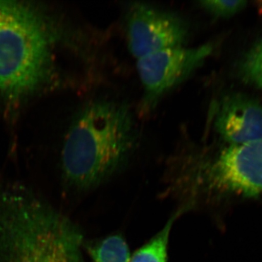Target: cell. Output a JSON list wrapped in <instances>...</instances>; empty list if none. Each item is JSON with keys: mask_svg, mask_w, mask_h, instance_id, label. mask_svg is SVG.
I'll return each instance as SVG.
<instances>
[{"mask_svg": "<svg viewBox=\"0 0 262 262\" xmlns=\"http://www.w3.org/2000/svg\"><path fill=\"white\" fill-rule=\"evenodd\" d=\"M83 236L26 186L0 183V262H84Z\"/></svg>", "mask_w": 262, "mask_h": 262, "instance_id": "1", "label": "cell"}, {"mask_svg": "<svg viewBox=\"0 0 262 262\" xmlns=\"http://www.w3.org/2000/svg\"><path fill=\"white\" fill-rule=\"evenodd\" d=\"M137 129L127 105L99 99L86 105L72 124L62 150L67 185L96 187L126 162L137 143Z\"/></svg>", "mask_w": 262, "mask_h": 262, "instance_id": "2", "label": "cell"}, {"mask_svg": "<svg viewBox=\"0 0 262 262\" xmlns=\"http://www.w3.org/2000/svg\"><path fill=\"white\" fill-rule=\"evenodd\" d=\"M52 36L35 9L0 0V93L19 97L44 80L51 58Z\"/></svg>", "mask_w": 262, "mask_h": 262, "instance_id": "3", "label": "cell"}, {"mask_svg": "<svg viewBox=\"0 0 262 262\" xmlns=\"http://www.w3.org/2000/svg\"><path fill=\"white\" fill-rule=\"evenodd\" d=\"M211 44L168 48L137 59L144 89V106L152 108L163 95L187 78L213 53Z\"/></svg>", "mask_w": 262, "mask_h": 262, "instance_id": "4", "label": "cell"}, {"mask_svg": "<svg viewBox=\"0 0 262 262\" xmlns=\"http://www.w3.org/2000/svg\"><path fill=\"white\" fill-rule=\"evenodd\" d=\"M126 30L128 48L136 59L155 52L185 46L189 25L170 12L136 3L127 12Z\"/></svg>", "mask_w": 262, "mask_h": 262, "instance_id": "5", "label": "cell"}, {"mask_svg": "<svg viewBox=\"0 0 262 262\" xmlns=\"http://www.w3.org/2000/svg\"><path fill=\"white\" fill-rule=\"evenodd\" d=\"M207 181L217 192L245 198L262 194V139L221 151L207 170Z\"/></svg>", "mask_w": 262, "mask_h": 262, "instance_id": "6", "label": "cell"}, {"mask_svg": "<svg viewBox=\"0 0 262 262\" xmlns=\"http://www.w3.org/2000/svg\"><path fill=\"white\" fill-rule=\"evenodd\" d=\"M217 133L229 146L262 139V104L242 94L222 98L215 116Z\"/></svg>", "mask_w": 262, "mask_h": 262, "instance_id": "7", "label": "cell"}, {"mask_svg": "<svg viewBox=\"0 0 262 262\" xmlns=\"http://www.w3.org/2000/svg\"><path fill=\"white\" fill-rule=\"evenodd\" d=\"M182 211L177 212L169 220L164 228L147 244L139 248L130 256V262H166L168 258L169 236L177 217Z\"/></svg>", "mask_w": 262, "mask_h": 262, "instance_id": "8", "label": "cell"}, {"mask_svg": "<svg viewBox=\"0 0 262 262\" xmlns=\"http://www.w3.org/2000/svg\"><path fill=\"white\" fill-rule=\"evenodd\" d=\"M88 250L93 262H130L128 246L125 239L118 234L90 245Z\"/></svg>", "mask_w": 262, "mask_h": 262, "instance_id": "9", "label": "cell"}, {"mask_svg": "<svg viewBox=\"0 0 262 262\" xmlns=\"http://www.w3.org/2000/svg\"><path fill=\"white\" fill-rule=\"evenodd\" d=\"M239 75L246 83L262 90V39L256 42L239 62Z\"/></svg>", "mask_w": 262, "mask_h": 262, "instance_id": "10", "label": "cell"}, {"mask_svg": "<svg viewBox=\"0 0 262 262\" xmlns=\"http://www.w3.org/2000/svg\"><path fill=\"white\" fill-rule=\"evenodd\" d=\"M202 9L215 18H228L234 16L246 8L244 0H210L198 3Z\"/></svg>", "mask_w": 262, "mask_h": 262, "instance_id": "11", "label": "cell"}, {"mask_svg": "<svg viewBox=\"0 0 262 262\" xmlns=\"http://www.w3.org/2000/svg\"><path fill=\"white\" fill-rule=\"evenodd\" d=\"M260 5H259V8H260V11L262 13V2H260Z\"/></svg>", "mask_w": 262, "mask_h": 262, "instance_id": "12", "label": "cell"}]
</instances>
